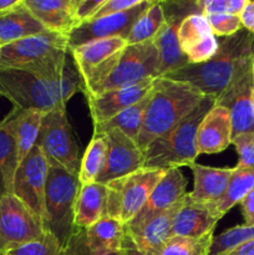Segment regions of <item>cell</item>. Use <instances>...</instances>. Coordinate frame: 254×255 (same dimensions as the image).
<instances>
[{
  "instance_id": "obj_1",
  "label": "cell",
  "mask_w": 254,
  "mask_h": 255,
  "mask_svg": "<svg viewBox=\"0 0 254 255\" xmlns=\"http://www.w3.org/2000/svg\"><path fill=\"white\" fill-rule=\"evenodd\" d=\"M254 36L246 29L219 41L213 57L202 64H188L162 77L186 82L214 99L253 67Z\"/></svg>"
},
{
  "instance_id": "obj_2",
  "label": "cell",
  "mask_w": 254,
  "mask_h": 255,
  "mask_svg": "<svg viewBox=\"0 0 254 255\" xmlns=\"http://www.w3.org/2000/svg\"><path fill=\"white\" fill-rule=\"evenodd\" d=\"M204 95L186 82L157 77L136 143L142 152L191 114Z\"/></svg>"
},
{
  "instance_id": "obj_3",
  "label": "cell",
  "mask_w": 254,
  "mask_h": 255,
  "mask_svg": "<svg viewBox=\"0 0 254 255\" xmlns=\"http://www.w3.org/2000/svg\"><path fill=\"white\" fill-rule=\"evenodd\" d=\"M216 105V99L204 96L196 109L171 131L154 139L144 151V168L168 169L189 167L198 157L197 132L202 120Z\"/></svg>"
},
{
  "instance_id": "obj_4",
  "label": "cell",
  "mask_w": 254,
  "mask_h": 255,
  "mask_svg": "<svg viewBox=\"0 0 254 255\" xmlns=\"http://www.w3.org/2000/svg\"><path fill=\"white\" fill-rule=\"evenodd\" d=\"M50 164L45 193V231L57 238L61 246L66 247L76 232L75 206L81 183L79 177L69 173L57 164Z\"/></svg>"
},
{
  "instance_id": "obj_5",
  "label": "cell",
  "mask_w": 254,
  "mask_h": 255,
  "mask_svg": "<svg viewBox=\"0 0 254 255\" xmlns=\"http://www.w3.org/2000/svg\"><path fill=\"white\" fill-rule=\"evenodd\" d=\"M157 77H159V52L153 40L126 45L114 70L84 94L85 96H96L112 90L136 86Z\"/></svg>"
},
{
  "instance_id": "obj_6",
  "label": "cell",
  "mask_w": 254,
  "mask_h": 255,
  "mask_svg": "<svg viewBox=\"0 0 254 255\" xmlns=\"http://www.w3.org/2000/svg\"><path fill=\"white\" fill-rule=\"evenodd\" d=\"M166 169L141 168L107 183L106 217L126 226L143 208Z\"/></svg>"
},
{
  "instance_id": "obj_7",
  "label": "cell",
  "mask_w": 254,
  "mask_h": 255,
  "mask_svg": "<svg viewBox=\"0 0 254 255\" xmlns=\"http://www.w3.org/2000/svg\"><path fill=\"white\" fill-rule=\"evenodd\" d=\"M0 96L22 111L36 110L46 114L66 107L41 77L16 67L0 66Z\"/></svg>"
},
{
  "instance_id": "obj_8",
  "label": "cell",
  "mask_w": 254,
  "mask_h": 255,
  "mask_svg": "<svg viewBox=\"0 0 254 255\" xmlns=\"http://www.w3.org/2000/svg\"><path fill=\"white\" fill-rule=\"evenodd\" d=\"M36 146L49 163L57 164L69 173L79 177L81 166L80 147L66 116V107L46 112L42 119Z\"/></svg>"
},
{
  "instance_id": "obj_9",
  "label": "cell",
  "mask_w": 254,
  "mask_h": 255,
  "mask_svg": "<svg viewBox=\"0 0 254 255\" xmlns=\"http://www.w3.org/2000/svg\"><path fill=\"white\" fill-rule=\"evenodd\" d=\"M41 219L14 194L0 198V254L44 236Z\"/></svg>"
},
{
  "instance_id": "obj_10",
  "label": "cell",
  "mask_w": 254,
  "mask_h": 255,
  "mask_svg": "<svg viewBox=\"0 0 254 255\" xmlns=\"http://www.w3.org/2000/svg\"><path fill=\"white\" fill-rule=\"evenodd\" d=\"M166 24L153 39L159 52V77L182 69L188 65V60L182 52L178 41L179 25L184 17L199 14L197 1H161ZM202 14V12H201Z\"/></svg>"
},
{
  "instance_id": "obj_11",
  "label": "cell",
  "mask_w": 254,
  "mask_h": 255,
  "mask_svg": "<svg viewBox=\"0 0 254 255\" xmlns=\"http://www.w3.org/2000/svg\"><path fill=\"white\" fill-rule=\"evenodd\" d=\"M50 164L37 146L19 164L15 173L12 194L31 209L44 223L45 193Z\"/></svg>"
},
{
  "instance_id": "obj_12",
  "label": "cell",
  "mask_w": 254,
  "mask_h": 255,
  "mask_svg": "<svg viewBox=\"0 0 254 255\" xmlns=\"http://www.w3.org/2000/svg\"><path fill=\"white\" fill-rule=\"evenodd\" d=\"M126 45V40L121 37H110L70 49L84 80V92L101 82L114 70Z\"/></svg>"
},
{
  "instance_id": "obj_13",
  "label": "cell",
  "mask_w": 254,
  "mask_h": 255,
  "mask_svg": "<svg viewBox=\"0 0 254 255\" xmlns=\"http://www.w3.org/2000/svg\"><path fill=\"white\" fill-rule=\"evenodd\" d=\"M69 36L45 31L0 46V66L25 69L69 50Z\"/></svg>"
},
{
  "instance_id": "obj_14",
  "label": "cell",
  "mask_w": 254,
  "mask_h": 255,
  "mask_svg": "<svg viewBox=\"0 0 254 255\" xmlns=\"http://www.w3.org/2000/svg\"><path fill=\"white\" fill-rule=\"evenodd\" d=\"M152 2L153 0H142L137 6L126 11L82 22L69 34V49L110 37H121L126 40L134 22L151 6Z\"/></svg>"
},
{
  "instance_id": "obj_15",
  "label": "cell",
  "mask_w": 254,
  "mask_h": 255,
  "mask_svg": "<svg viewBox=\"0 0 254 255\" xmlns=\"http://www.w3.org/2000/svg\"><path fill=\"white\" fill-rule=\"evenodd\" d=\"M107 141L106 164L97 182L107 184L121 177L144 168V153L139 149L136 142L114 129L102 134Z\"/></svg>"
},
{
  "instance_id": "obj_16",
  "label": "cell",
  "mask_w": 254,
  "mask_h": 255,
  "mask_svg": "<svg viewBox=\"0 0 254 255\" xmlns=\"http://www.w3.org/2000/svg\"><path fill=\"white\" fill-rule=\"evenodd\" d=\"M253 91L254 79L251 69L216 99V105L226 107L231 115L232 139L237 134L254 133Z\"/></svg>"
},
{
  "instance_id": "obj_17",
  "label": "cell",
  "mask_w": 254,
  "mask_h": 255,
  "mask_svg": "<svg viewBox=\"0 0 254 255\" xmlns=\"http://www.w3.org/2000/svg\"><path fill=\"white\" fill-rule=\"evenodd\" d=\"M178 41L188 64H202L214 56L219 41L203 14H191L179 25Z\"/></svg>"
},
{
  "instance_id": "obj_18",
  "label": "cell",
  "mask_w": 254,
  "mask_h": 255,
  "mask_svg": "<svg viewBox=\"0 0 254 255\" xmlns=\"http://www.w3.org/2000/svg\"><path fill=\"white\" fill-rule=\"evenodd\" d=\"M187 179L182 173L181 168H172L166 172L163 178L154 187L153 192L147 199L143 208L138 212L136 217L129 223L126 224V228L136 229L146 224L154 217L159 216L166 212L174 204L183 199L187 194Z\"/></svg>"
},
{
  "instance_id": "obj_19",
  "label": "cell",
  "mask_w": 254,
  "mask_h": 255,
  "mask_svg": "<svg viewBox=\"0 0 254 255\" xmlns=\"http://www.w3.org/2000/svg\"><path fill=\"white\" fill-rule=\"evenodd\" d=\"M219 221L211 204L194 201L187 192L172 222L171 236L202 238L213 233Z\"/></svg>"
},
{
  "instance_id": "obj_20",
  "label": "cell",
  "mask_w": 254,
  "mask_h": 255,
  "mask_svg": "<svg viewBox=\"0 0 254 255\" xmlns=\"http://www.w3.org/2000/svg\"><path fill=\"white\" fill-rule=\"evenodd\" d=\"M154 80H147L136 86L112 90L96 96H86L94 125L109 121L117 114L143 99L152 91Z\"/></svg>"
},
{
  "instance_id": "obj_21",
  "label": "cell",
  "mask_w": 254,
  "mask_h": 255,
  "mask_svg": "<svg viewBox=\"0 0 254 255\" xmlns=\"http://www.w3.org/2000/svg\"><path fill=\"white\" fill-rule=\"evenodd\" d=\"M232 144V121L229 111L214 105L204 116L197 132V152L214 154L223 152Z\"/></svg>"
},
{
  "instance_id": "obj_22",
  "label": "cell",
  "mask_w": 254,
  "mask_h": 255,
  "mask_svg": "<svg viewBox=\"0 0 254 255\" xmlns=\"http://www.w3.org/2000/svg\"><path fill=\"white\" fill-rule=\"evenodd\" d=\"M21 110L12 107L0 121V198L12 194L17 162L16 125Z\"/></svg>"
},
{
  "instance_id": "obj_23",
  "label": "cell",
  "mask_w": 254,
  "mask_h": 255,
  "mask_svg": "<svg viewBox=\"0 0 254 255\" xmlns=\"http://www.w3.org/2000/svg\"><path fill=\"white\" fill-rule=\"evenodd\" d=\"M24 2L47 31L69 36L80 25L75 16L76 0H24Z\"/></svg>"
},
{
  "instance_id": "obj_24",
  "label": "cell",
  "mask_w": 254,
  "mask_h": 255,
  "mask_svg": "<svg viewBox=\"0 0 254 255\" xmlns=\"http://www.w3.org/2000/svg\"><path fill=\"white\" fill-rule=\"evenodd\" d=\"M189 168L193 172L194 178L193 191L189 192V194L194 201L207 204L216 203L224 196L234 172V167L216 168L196 162Z\"/></svg>"
},
{
  "instance_id": "obj_25",
  "label": "cell",
  "mask_w": 254,
  "mask_h": 255,
  "mask_svg": "<svg viewBox=\"0 0 254 255\" xmlns=\"http://www.w3.org/2000/svg\"><path fill=\"white\" fill-rule=\"evenodd\" d=\"M47 31L41 22L34 16L24 0L15 6L0 12V45L19 41L34 35Z\"/></svg>"
},
{
  "instance_id": "obj_26",
  "label": "cell",
  "mask_w": 254,
  "mask_h": 255,
  "mask_svg": "<svg viewBox=\"0 0 254 255\" xmlns=\"http://www.w3.org/2000/svg\"><path fill=\"white\" fill-rule=\"evenodd\" d=\"M107 184L94 182L82 184L75 206V227L87 229L106 217Z\"/></svg>"
},
{
  "instance_id": "obj_27",
  "label": "cell",
  "mask_w": 254,
  "mask_h": 255,
  "mask_svg": "<svg viewBox=\"0 0 254 255\" xmlns=\"http://www.w3.org/2000/svg\"><path fill=\"white\" fill-rule=\"evenodd\" d=\"M179 204H181V201L139 228L128 229L125 226L126 236L131 239L132 243L139 252L147 254L171 237L172 222L178 211Z\"/></svg>"
},
{
  "instance_id": "obj_28",
  "label": "cell",
  "mask_w": 254,
  "mask_h": 255,
  "mask_svg": "<svg viewBox=\"0 0 254 255\" xmlns=\"http://www.w3.org/2000/svg\"><path fill=\"white\" fill-rule=\"evenodd\" d=\"M80 231L86 247L95 253L106 254L121 251L125 224L116 219L105 217L90 228Z\"/></svg>"
},
{
  "instance_id": "obj_29",
  "label": "cell",
  "mask_w": 254,
  "mask_h": 255,
  "mask_svg": "<svg viewBox=\"0 0 254 255\" xmlns=\"http://www.w3.org/2000/svg\"><path fill=\"white\" fill-rule=\"evenodd\" d=\"M152 90H153V87H152ZM151 97L152 91L148 95H146L143 99L139 100L138 102L117 114L109 121L104 122V124L94 125V134H101L102 136L110 131L119 129L136 142L142 126H143L144 116H146L147 107L151 101Z\"/></svg>"
},
{
  "instance_id": "obj_30",
  "label": "cell",
  "mask_w": 254,
  "mask_h": 255,
  "mask_svg": "<svg viewBox=\"0 0 254 255\" xmlns=\"http://www.w3.org/2000/svg\"><path fill=\"white\" fill-rule=\"evenodd\" d=\"M252 191H254V167H246V168L234 167L233 176L224 196L216 203L208 204H211L217 217L222 219L236 204L241 203Z\"/></svg>"
},
{
  "instance_id": "obj_31",
  "label": "cell",
  "mask_w": 254,
  "mask_h": 255,
  "mask_svg": "<svg viewBox=\"0 0 254 255\" xmlns=\"http://www.w3.org/2000/svg\"><path fill=\"white\" fill-rule=\"evenodd\" d=\"M44 115V112L36 111V110H27V111L21 110L20 112L16 125V147L19 164L36 146Z\"/></svg>"
},
{
  "instance_id": "obj_32",
  "label": "cell",
  "mask_w": 254,
  "mask_h": 255,
  "mask_svg": "<svg viewBox=\"0 0 254 255\" xmlns=\"http://www.w3.org/2000/svg\"><path fill=\"white\" fill-rule=\"evenodd\" d=\"M107 141L101 134H94L81 159L79 181L82 184L97 182L106 164Z\"/></svg>"
},
{
  "instance_id": "obj_33",
  "label": "cell",
  "mask_w": 254,
  "mask_h": 255,
  "mask_svg": "<svg viewBox=\"0 0 254 255\" xmlns=\"http://www.w3.org/2000/svg\"><path fill=\"white\" fill-rule=\"evenodd\" d=\"M164 24H166V17H164L162 2L153 0L151 6L134 22L126 39V44L136 45L151 41L161 31Z\"/></svg>"
},
{
  "instance_id": "obj_34",
  "label": "cell",
  "mask_w": 254,
  "mask_h": 255,
  "mask_svg": "<svg viewBox=\"0 0 254 255\" xmlns=\"http://www.w3.org/2000/svg\"><path fill=\"white\" fill-rule=\"evenodd\" d=\"M213 233L202 238L171 236L146 255H209Z\"/></svg>"
},
{
  "instance_id": "obj_35",
  "label": "cell",
  "mask_w": 254,
  "mask_h": 255,
  "mask_svg": "<svg viewBox=\"0 0 254 255\" xmlns=\"http://www.w3.org/2000/svg\"><path fill=\"white\" fill-rule=\"evenodd\" d=\"M252 239H254V226L241 224L229 228L219 236L213 237L209 255H227L237 247Z\"/></svg>"
},
{
  "instance_id": "obj_36",
  "label": "cell",
  "mask_w": 254,
  "mask_h": 255,
  "mask_svg": "<svg viewBox=\"0 0 254 255\" xmlns=\"http://www.w3.org/2000/svg\"><path fill=\"white\" fill-rule=\"evenodd\" d=\"M6 255H65V248L54 234L45 231L41 238L29 242Z\"/></svg>"
},
{
  "instance_id": "obj_37",
  "label": "cell",
  "mask_w": 254,
  "mask_h": 255,
  "mask_svg": "<svg viewBox=\"0 0 254 255\" xmlns=\"http://www.w3.org/2000/svg\"><path fill=\"white\" fill-rule=\"evenodd\" d=\"M206 17L216 36L228 37L243 29L239 15L212 14L207 15Z\"/></svg>"
},
{
  "instance_id": "obj_38",
  "label": "cell",
  "mask_w": 254,
  "mask_h": 255,
  "mask_svg": "<svg viewBox=\"0 0 254 255\" xmlns=\"http://www.w3.org/2000/svg\"><path fill=\"white\" fill-rule=\"evenodd\" d=\"M247 0H199L197 1L199 10L204 16L212 14L241 15Z\"/></svg>"
},
{
  "instance_id": "obj_39",
  "label": "cell",
  "mask_w": 254,
  "mask_h": 255,
  "mask_svg": "<svg viewBox=\"0 0 254 255\" xmlns=\"http://www.w3.org/2000/svg\"><path fill=\"white\" fill-rule=\"evenodd\" d=\"M232 144H234L237 153L239 156L238 164L236 167L246 168V167H254V133L247 132V133L237 134L232 139Z\"/></svg>"
},
{
  "instance_id": "obj_40",
  "label": "cell",
  "mask_w": 254,
  "mask_h": 255,
  "mask_svg": "<svg viewBox=\"0 0 254 255\" xmlns=\"http://www.w3.org/2000/svg\"><path fill=\"white\" fill-rule=\"evenodd\" d=\"M142 0H106L105 4L100 7L99 11L96 12L91 20L100 19V17L109 16V15L119 14V12L126 11V10L132 9V7L137 6ZM90 21V20H89Z\"/></svg>"
},
{
  "instance_id": "obj_41",
  "label": "cell",
  "mask_w": 254,
  "mask_h": 255,
  "mask_svg": "<svg viewBox=\"0 0 254 255\" xmlns=\"http://www.w3.org/2000/svg\"><path fill=\"white\" fill-rule=\"evenodd\" d=\"M106 0H76L75 16L79 24L91 20Z\"/></svg>"
},
{
  "instance_id": "obj_42",
  "label": "cell",
  "mask_w": 254,
  "mask_h": 255,
  "mask_svg": "<svg viewBox=\"0 0 254 255\" xmlns=\"http://www.w3.org/2000/svg\"><path fill=\"white\" fill-rule=\"evenodd\" d=\"M65 255H121V251L106 254L95 253V252L90 251L86 247L84 239H82L81 231H80V229H76L74 236L70 238L67 246L65 247Z\"/></svg>"
},
{
  "instance_id": "obj_43",
  "label": "cell",
  "mask_w": 254,
  "mask_h": 255,
  "mask_svg": "<svg viewBox=\"0 0 254 255\" xmlns=\"http://www.w3.org/2000/svg\"><path fill=\"white\" fill-rule=\"evenodd\" d=\"M239 17H241L243 29H246L254 36V0H247L246 6L242 10Z\"/></svg>"
},
{
  "instance_id": "obj_44",
  "label": "cell",
  "mask_w": 254,
  "mask_h": 255,
  "mask_svg": "<svg viewBox=\"0 0 254 255\" xmlns=\"http://www.w3.org/2000/svg\"><path fill=\"white\" fill-rule=\"evenodd\" d=\"M239 204H241V212L244 218V224L254 226V191H252Z\"/></svg>"
},
{
  "instance_id": "obj_45",
  "label": "cell",
  "mask_w": 254,
  "mask_h": 255,
  "mask_svg": "<svg viewBox=\"0 0 254 255\" xmlns=\"http://www.w3.org/2000/svg\"><path fill=\"white\" fill-rule=\"evenodd\" d=\"M121 255H146V254L139 252L138 249L134 247V244L132 243L131 239L126 236V231H125V239H124V243H122Z\"/></svg>"
},
{
  "instance_id": "obj_46",
  "label": "cell",
  "mask_w": 254,
  "mask_h": 255,
  "mask_svg": "<svg viewBox=\"0 0 254 255\" xmlns=\"http://www.w3.org/2000/svg\"><path fill=\"white\" fill-rule=\"evenodd\" d=\"M227 255H254V239L237 247L236 249L229 252Z\"/></svg>"
},
{
  "instance_id": "obj_47",
  "label": "cell",
  "mask_w": 254,
  "mask_h": 255,
  "mask_svg": "<svg viewBox=\"0 0 254 255\" xmlns=\"http://www.w3.org/2000/svg\"><path fill=\"white\" fill-rule=\"evenodd\" d=\"M20 0H0V12L15 6Z\"/></svg>"
},
{
  "instance_id": "obj_48",
  "label": "cell",
  "mask_w": 254,
  "mask_h": 255,
  "mask_svg": "<svg viewBox=\"0 0 254 255\" xmlns=\"http://www.w3.org/2000/svg\"><path fill=\"white\" fill-rule=\"evenodd\" d=\"M252 72H253V79H254V62H253V67H252Z\"/></svg>"
},
{
  "instance_id": "obj_49",
  "label": "cell",
  "mask_w": 254,
  "mask_h": 255,
  "mask_svg": "<svg viewBox=\"0 0 254 255\" xmlns=\"http://www.w3.org/2000/svg\"><path fill=\"white\" fill-rule=\"evenodd\" d=\"M253 109H254V91H253Z\"/></svg>"
},
{
  "instance_id": "obj_50",
  "label": "cell",
  "mask_w": 254,
  "mask_h": 255,
  "mask_svg": "<svg viewBox=\"0 0 254 255\" xmlns=\"http://www.w3.org/2000/svg\"><path fill=\"white\" fill-rule=\"evenodd\" d=\"M0 255H6V254H0Z\"/></svg>"
},
{
  "instance_id": "obj_51",
  "label": "cell",
  "mask_w": 254,
  "mask_h": 255,
  "mask_svg": "<svg viewBox=\"0 0 254 255\" xmlns=\"http://www.w3.org/2000/svg\"><path fill=\"white\" fill-rule=\"evenodd\" d=\"M0 46H1V45H0Z\"/></svg>"
}]
</instances>
